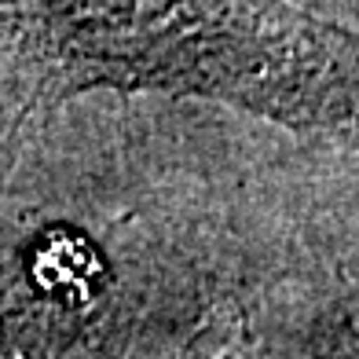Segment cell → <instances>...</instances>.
<instances>
[{"instance_id":"4","label":"cell","mask_w":359,"mask_h":359,"mask_svg":"<svg viewBox=\"0 0 359 359\" xmlns=\"http://www.w3.org/2000/svg\"><path fill=\"white\" fill-rule=\"evenodd\" d=\"M26 136L29 128H15V125H0V184L8 180L15 158H19V151L26 147Z\"/></svg>"},{"instance_id":"2","label":"cell","mask_w":359,"mask_h":359,"mask_svg":"<svg viewBox=\"0 0 359 359\" xmlns=\"http://www.w3.org/2000/svg\"><path fill=\"white\" fill-rule=\"evenodd\" d=\"M95 92L217 103L359 151V29L297 0H0V125Z\"/></svg>"},{"instance_id":"3","label":"cell","mask_w":359,"mask_h":359,"mask_svg":"<svg viewBox=\"0 0 359 359\" xmlns=\"http://www.w3.org/2000/svg\"><path fill=\"white\" fill-rule=\"evenodd\" d=\"M297 4H304L308 11H316V15H323V19H334L341 26L359 29V0H297Z\"/></svg>"},{"instance_id":"1","label":"cell","mask_w":359,"mask_h":359,"mask_svg":"<svg viewBox=\"0 0 359 359\" xmlns=\"http://www.w3.org/2000/svg\"><path fill=\"white\" fill-rule=\"evenodd\" d=\"M286 231L217 184L151 172L140 198H15L0 184V355H242Z\"/></svg>"}]
</instances>
